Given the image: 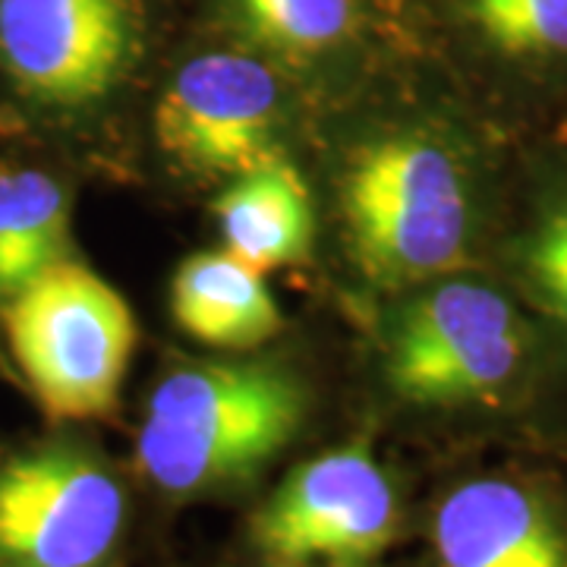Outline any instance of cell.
Wrapping results in <instances>:
<instances>
[{
	"label": "cell",
	"instance_id": "cell-1",
	"mask_svg": "<svg viewBox=\"0 0 567 567\" xmlns=\"http://www.w3.org/2000/svg\"><path fill=\"white\" fill-rule=\"evenodd\" d=\"M495 121L457 111L398 123L347 155L338 208L369 281L401 293L486 268L517 189L520 155Z\"/></svg>",
	"mask_w": 567,
	"mask_h": 567
},
{
	"label": "cell",
	"instance_id": "cell-2",
	"mask_svg": "<svg viewBox=\"0 0 567 567\" xmlns=\"http://www.w3.org/2000/svg\"><path fill=\"white\" fill-rule=\"evenodd\" d=\"M385 385L432 423L524 435L567 461V404L546 334L492 268L404 290L385 331Z\"/></svg>",
	"mask_w": 567,
	"mask_h": 567
},
{
	"label": "cell",
	"instance_id": "cell-3",
	"mask_svg": "<svg viewBox=\"0 0 567 567\" xmlns=\"http://www.w3.org/2000/svg\"><path fill=\"white\" fill-rule=\"evenodd\" d=\"M309 416V388L281 363L174 365L145 401L133 470L167 502L246 495L303 439Z\"/></svg>",
	"mask_w": 567,
	"mask_h": 567
},
{
	"label": "cell",
	"instance_id": "cell-4",
	"mask_svg": "<svg viewBox=\"0 0 567 567\" xmlns=\"http://www.w3.org/2000/svg\"><path fill=\"white\" fill-rule=\"evenodd\" d=\"M13 369L58 425L107 420L121 404L140 328L123 293L76 259H61L0 306Z\"/></svg>",
	"mask_w": 567,
	"mask_h": 567
},
{
	"label": "cell",
	"instance_id": "cell-5",
	"mask_svg": "<svg viewBox=\"0 0 567 567\" xmlns=\"http://www.w3.org/2000/svg\"><path fill=\"white\" fill-rule=\"evenodd\" d=\"M404 486L365 439L293 464L244 524L256 567L379 565L406 533Z\"/></svg>",
	"mask_w": 567,
	"mask_h": 567
},
{
	"label": "cell",
	"instance_id": "cell-6",
	"mask_svg": "<svg viewBox=\"0 0 567 567\" xmlns=\"http://www.w3.org/2000/svg\"><path fill=\"white\" fill-rule=\"evenodd\" d=\"M130 483L102 447L51 435L0 451V567H121Z\"/></svg>",
	"mask_w": 567,
	"mask_h": 567
},
{
	"label": "cell",
	"instance_id": "cell-7",
	"mask_svg": "<svg viewBox=\"0 0 567 567\" xmlns=\"http://www.w3.org/2000/svg\"><path fill=\"white\" fill-rule=\"evenodd\" d=\"M561 457L524 451L447 476L423 511V567H567Z\"/></svg>",
	"mask_w": 567,
	"mask_h": 567
},
{
	"label": "cell",
	"instance_id": "cell-8",
	"mask_svg": "<svg viewBox=\"0 0 567 567\" xmlns=\"http://www.w3.org/2000/svg\"><path fill=\"white\" fill-rule=\"evenodd\" d=\"M140 54V0H0V76L39 114L102 107Z\"/></svg>",
	"mask_w": 567,
	"mask_h": 567
},
{
	"label": "cell",
	"instance_id": "cell-9",
	"mask_svg": "<svg viewBox=\"0 0 567 567\" xmlns=\"http://www.w3.org/2000/svg\"><path fill=\"white\" fill-rule=\"evenodd\" d=\"M284 99L271 63L246 51L186 61L155 104L158 148L186 174L237 177L281 158Z\"/></svg>",
	"mask_w": 567,
	"mask_h": 567
},
{
	"label": "cell",
	"instance_id": "cell-10",
	"mask_svg": "<svg viewBox=\"0 0 567 567\" xmlns=\"http://www.w3.org/2000/svg\"><path fill=\"white\" fill-rule=\"evenodd\" d=\"M486 268L520 297L546 334L567 404V152H520L517 189Z\"/></svg>",
	"mask_w": 567,
	"mask_h": 567
},
{
	"label": "cell",
	"instance_id": "cell-11",
	"mask_svg": "<svg viewBox=\"0 0 567 567\" xmlns=\"http://www.w3.org/2000/svg\"><path fill=\"white\" fill-rule=\"evenodd\" d=\"M457 22L507 92L533 102L567 92V0H457Z\"/></svg>",
	"mask_w": 567,
	"mask_h": 567
},
{
	"label": "cell",
	"instance_id": "cell-12",
	"mask_svg": "<svg viewBox=\"0 0 567 567\" xmlns=\"http://www.w3.org/2000/svg\"><path fill=\"white\" fill-rule=\"evenodd\" d=\"M171 312L199 344L252 350L284 328L281 306L265 271L230 249H208L183 259L171 281Z\"/></svg>",
	"mask_w": 567,
	"mask_h": 567
},
{
	"label": "cell",
	"instance_id": "cell-13",
	"mask_svg": "<svg viewBox=\"0 0 567 567\" xmlns=\"http://www.w3.org/2000/svg\"><path fill=\"white\" fill-rule=\"evenodd\" d=\"M215 215L221 224L224 249L259 271L309 259L316 208L300 171L284 155L230 177L215 203Z\"/></svg>",
	"mask_w": 567,
	"mask_h": 567
},
{
	"label": "cell",
	"instance_id": "cell-14",
	"mask_svg": "<svg viewBox=\"0 0 567 567\" xmlns=\"http://www.w3.org/2000/svg\"><path fill=\"white\" fill-rule=\"evenodd\" d=\"M66 256V186L41 167L0 164V306Z\"/></svg>",
	"mask_w": 567,
	"mask_h": 567
},
{
	"label": "cell",
	"instance_id": "cell-15",
	"mask_svg": "<svg viewBox=\"0 0 567 567\" xmlns=\"http://www.w3.org/2000/svg\"><path fill=\"white\" fill-rule=\"evenodd\" d=\"M259 51L278 61L312 63L341 51L357 29L353 0H224Z\"/></svg>",
	"mask_w": 567,
	"mask_h": 567
},
{
	"label": "cell",
	"instance_id": "cell-16",
	"mask_svg": "<svg viewBox=\"0 0 567 567\" xmlns=\"http://www.w3.org/2000/svg\"><path fill=\"white\" fill-rule=\"evenodd\" d=\"M306 567H382V565H306Z\"/></svg>",
	"mask_w": 567,
	"mask_h": 567
},
{
	"label": "cell",
	"instance_id": "cell-17",
	"mask_svg": "<svg viewBox=\"0 0 567 567\" xmlns=\"http://www.w3.org/2000/svg\"><path fill=\"white\" fill-rule=\"evenodd\" d=\"M561 148H565V152H567V145H561Z\"/></svg>",
	"mask_w": 567,
	"mask_h": 567
}]
</instances>
